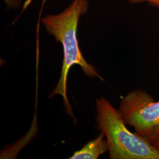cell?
Segmentation results:
<instances>
[{"label":"cell","mask_w":159,"mask_h":159,"mask_svg":"<svg viewBox=\"0 0 159 159\" xmlns=\"http://www.w3.org/2000/svg\"><path fill=\"white\" fill-rule=\"evenodd\" d=\"M88 6L87 0H73L61 13L48 15L42 20L47 32L55 37L57 42L61 43L63 48L64 57L60 78L50 97L58 94L63 97L66 109L72 117L74 115L67 94V77L70 68L75 64L79 65L87 76L104 80L96 69L87 62L79 45L77 35L79 21L80 17L86 13Z\"/></svg>","instance_id":"cell-1"},{"label":"cell","mask_w":159,"mask_h":159,"mask_svg":"<svg viewBox=\"0 0 159 159\" xmlns=\"http://www.w3.org/2000/svg\"><path fill=\"white\" fill-rule=\"evenodd\" d=\"M97 129L105 134L111 159H159V150L144 138L129 130L119 110L108 100L96 101Z\"/></svg>","instance_id":"cell-2"},{"label":"cell","mask_w":159,"mask_h":159,"mask_svg":"<svg viewBox=\"0 0 159 159\" xmlns=\"http://www.w3.org/2000/svg\"><path fill=\"white\" fill-rule=\"evenodd\" d=\"M126 125L150 143L159 139V100L141 89L129 92L118 109Z\"/></svg>","instance_id":"cell-3"},{"label":"cell","mask_w":159,"mask_h":159,"mask_svg":"<svg viewBox=\"0 0 159 159\" xmlns=\"http://www.w3.org/2000/svg\"><path fill=\"white\" fill-rule=\"evenodd\" d=\"M105 134L101 132L94 140L87 143L83 148L74 152L70 159H97L107 151L108 144L105 139Z\"/></svg>","instance_id":"cell-4"},{"label":"cell","mask_w":159,"mask_h":159,"mask_svg":"<svg viewBox=\"0 0 159 159\" xmlns=\"http://www.w3.org/2000/svg\"><path fill=\"white\" fill-rule=\"evenodd\" d=\"M131 4H139L148 2L152 6L159 7V0H127Z\"/></svg>","instance_id":"cell-5"},{"label":"cell","mask_w":159,"mask_h":159,"mask_svg":"<svg viewBox=\"0 0 159 159\" xmlns=\"http://www.w3.org/2000/svg\"><path fill=\"white\" fill-rule=\"evenodd\" d=\"M152 144H153V145L155 148H156L157 149H158L159 150V139H157V140H156V141H154Z\"/></svg>","instance_id":"cell-6"},{"label":"cell","mask_w":159,"mask_h":159,"mask_svg":"<svg viewBox=\"0 0 159 159\" xmlns=\"http://www.w3.org/2000/svg\"></svg>","instance_id":"cell-7"}]
</instances>
